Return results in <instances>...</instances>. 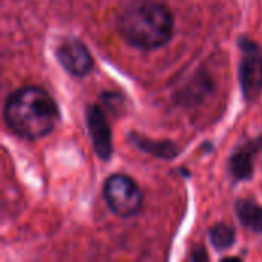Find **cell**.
Segmentation results:
<instances>
[{"instance_id":"1","label":"cell","mask_w":262,"mask_h":262,"mask_svg":"<svg viewBox=\"0 0 262 262\" xmlns=\"http://www.w3.org/2000/svg\"><path fill=\"white\" fill-rule=\"evenodd\" d=\"M3 118L17 137L38 140L55 129L60 121V111L55 100L43 88L23 86L8 95Z\"/></svg>"},{"instance_id":"2","label":"cell","mask_w":262,"mask_h":262,"mask_svg":"<svg viewBox=\"0 0 262 262\" xmlns=\"http://www.w3.org/2000/svg\"><path fill=\"white\" fill-rule=\"evenodd\" d=\"M173 28L172 11L158 0H132L117 17L123 40L144 51L164 46L172 38Z\"/></svg>"},{"instance_id":"3","label":"cell","mask_w":262,"mask_h":262,"mask_svg":"<svg viewBox=\"0 0 262 262\" xmlns=\"http://www.w3.org/2000/svg\"><path fill=\"white\" fill-rule=\"evenodd\" d=\"M103 196L107 207L121 218L137 215L143 206V193L138 184L123 173H115L106 180Z\"/></svg>"},{"instance_id":"4","label":"cell","mask_w":262,"mask_h":262,"mask_svg":"<svg viewBox=\"0 0 262 262\" xmlns=\"http://www.w3.org/2000/svg\"><path fill=\"white\" fill-rule=\"evenodd\" d=\"M239 49V84L244 98L253 103L262 91V51L259 45L250 38H241Z\"/></svg>"},{"instance_id":"5","label":"cell","mask_w":262,"mask_h":262,"mask_svg":"<svg viewBox=\"0 0 262 262\" xmlns=\"http://www.w3.org/2000/svg\"><path fill=\"white\" fill-rule=\"evenodd\" d=\"M55 57L61 68L72 77L83 78L94 68V58L83 41L74 37L63 38L55 48Z\"/></svg>"},{"instance_id":"6","label":"cell","mask_w":262,"mask_h":262,"mask_svg":"<svg viewBox=\"0 0 262 262\" xmlns=\"http://www.w3.org/2000/svg\"><path fill=\"white\" fill-rule=\"evenodd\" d=\"M86 123H88V130L92 138L95 154L104 161L111 160L112 150H114L112 130H111L104 111L98 104L89 106L86 111Z\"/></svg>"},{"instance_id":"7","label":"cell","mask_w":262,"mask_h":262,"mask_svg":"<svg viewBox=\"0 0 262 262\" xmlns=\"http://www.w3.org/2000/svg\"><path fill=\"white\" fill-rule=\"evenodd\" d=\"M262 149V135L239 146L229 160V172L235 181L249 180L253 173V155Z\"/></svg>"},{"instance_id":"8","label":"cell","mask_w":262,"mask_h":262,"mask_svg":"<svg viewBox=\"0 0 262 262\" xmlns=\"http://www.w3.org/2000/svg\"><path fill=\"white\" fill-rule=\"evenodd\" d=\"M236 215L244 227L262 233V206L252 200H239L236 203Z\"/></svg>"},{"instance_id":"9","label":"cell","mask_w":262,"mask_h":262,"mask_svg":"<svg viewBox=\"0 0 262 262\" xmlns=\"http://www.w3.org/2000/svg\"><path fill=\"white\" fill-rule=\"evenodd\" d=\"M134 137V143L144 152H149L155 157L160 158H175L178 155V147L170 143V141H152V140H146V138H140L138 135H132Z\"/></svg>"},{"instance_id":"10","label":"cell","mask_w":262,"mask_h":262,"mask_svg":"<svg viewBox=\"0 0 262 262\" xmlns=\"http://www.w3.org/2000/svg\"><path fill=\"white\" fill-rule=\"evenodd\" d=\"M209 238L212 246L216 250H227L235 244V238H236V232L233 227H230L229 224H215L210 230H209Z\"/></svg>"}]
</instances>
